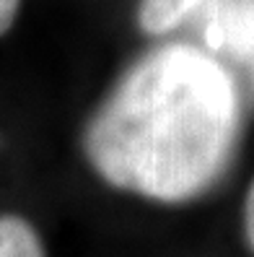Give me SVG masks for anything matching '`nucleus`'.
I'll use <instances>...</instances> for the list:
<instances>
[{"instance_id":"obj_1","label":"nucleus","mask_w":254,"mask_h":257,"mask_svg":"<svg viewBox=\"0 0 254 257\" xmlns=\"http://www.w3.org/2000/svg\"><path fill=\"white\" fill-rule=\"evenodd\" d=\"M241 104L228 70L166 44L132 65L94 112L83 151L117 190L158 203L207 192L233 159Z\"/></svg>"},{"instance_id":"obj_2","label":"nucleus","mask_w":254,"mask_h":257,"mask_svg":"<svg viewBox=\"0 0 254 257\" xmlns=\"http://www.w3.org/2000/svg\"><path fill=\"white\" fill-rule=\"evenodd\" d=\"M205 42L210 50L254 60V0H210Z\"/></svg>"},{"instance_id":"obj_3","label":"nucleus","mask_w":254,"mask_h":257,"mask_svg":"<svg viewBox=\"0 0 254 257\" xmlns=\"http://www.w3.org/2000/svg\"><path fill=\"white\" fill-rule=\"evenodd\" d=\"M210 3V0H140L138 6V26L145 34H166L182 24L195 8Z\"/></svg>"},{"instance_id":"obj_4","label":"nucleus","mask_w":254,"mask_h":257,"mask_svg":"<svg viewBox=\"0 0 254 257\" xmlns=\"http://www.w3.org/2000/svg\"><path fill=\"white\" fill-rule=\"evenodd\" d=\"M0 257H44L42 239L24 216H0Z\"/></svg>"},{"instance_id":"obj_5","label":"nucleus","mask_w":254,"mask_h":257,"mask_svg":"<svg viewBox=\"0 0 254 257\" xmlns=\"http://www.w3.org/2000/svg\"><path fill=\"white\" fill-rule=\"evenodd\" d=\"M244 236H246L249 249L254 252V179H251L246 200H244Z\"/></svg>"},{"instance_id":"obj_6","label":"nucleus","mask_w":254,"mask_h":257,"mask_svg":"<svg viewBox=\"0 0 254 257\" xmlns=\"http://www.w3.org/2000/svg\"><path fill=\"white\" fill-rule=\"evenodd\" d=\"M19 6H21V0H0V37H3L13 26V21H16Z\"/></svg>"}]
</instances>
